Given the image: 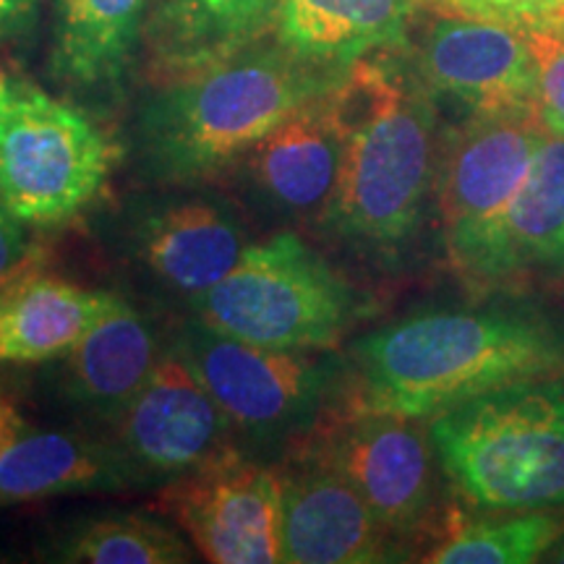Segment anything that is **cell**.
<instances>
[{"label":"cell","mask_w":564,"mask_h":564,"mask_svg":"<svg viewBox=\"0 0 564 564\" xmlns=\"http://www.w3.org/2000/svg\"><path fill=\"white\" fill-rule=\"evenodd\" d=\"M564 377V314L510 299L432 308L358 337L335 413H436L528 379Z\"/></svg>","instance_id":"cell-1"},{"label":"cell","mask_w":564,"mask_h":564,"mask_svg":"<svg viewBox=\"0 0 564 564\" xmlns=\"http://www.w3.org/2000/svg\"><path fill=\"white\" fill-rule=\"evenodd\" d=\"M333 108L343 160L316 225L352 249L394 257L434 212L440 102L415 74L405 42L352 63L333 89Z\"/></svg>","instance_id":"cell-2"},{"label":"cell","mask_w":564,"mask_h":564,"mask_svg":"<svg viewBox=\"0 0 564 564\" xmlns=\"http://www.w3.org/2000/svg\"><path fill=\"white\" fill-rule=\"evenodd\" d=\"M343 76L308 66L270 37L160 82L133 123L137 171L158 186H196L236 165L282 118L333 91Z\"/></svg>","instance_id":"cell-3"},{"label":"cell","mask_w":564,"mask_h":564,"mask_svg":"<svg viewBox=\"0 0 564 564\" xmlns=\"http://www.w3.org/2000/svg\"><path fill=\"white\" fill-rule=\"evenodd\" d=\"M442 476L484 512H564V377L528 379L426 421Z\"/></svg>","instance_id":"cell-4"},{"label":"cell","mask_w":564,"mask_h":564,"mask_svg":"<svg viewBox=\"0 0 564 564\" xmlns=\"http://www.w3.org/2000/svg\"><path fill=\"white\" fill-rule=\"evenodd\" d=\"M121 147L66 97L0 63V199L30 228H61L100 199Z\"/></svg>","instance_id":"cell-5"},{"label":"cell","mask_w":564,"mask_h":564,"mask_svg":"<svg viewBox=\"0 0 564 564\" xmlns=\"http://www.w3.org/2000/svg\"><path fill=\"white\" fill-rule=\"evenodd\" d=\"M192 303L194 319L262 348L333 350L364 299L299 232L249 243L238 264Z\"/></svg>","instance_id":"cell-6"},{"label":"cell","mask_w":564,"mask_h":564,"mask_svg":"<svg viewBox=\"0 0 564 564\" xmlns=\"http://www.w3.org/2000/svg\"><path fill=\"white\" fill-rule=\"evenodd\" d=\"M173 348L228 415L243 455H291L340 403L345 358L327 350L262 348L186 322Z\"/></svg>","instance_id":"cell-7"},{"label":"cell","mask_w":564,"mask_h":564,"mask_svg":"<svg viewBox=\"0 0 564 564\" xmlns=\"http://www.w3.org/2000/svg\"><path fill=\"white\" fill-rule=\"evenodd\" d=\"M546 133L539 112H474L444 129L434 215L460 274L505 217Z\"/></svg>","instance_id":"cell-8"},{"label":"cell","mask_w":564,"mask_h":564,"mask_svg":"<svg viewBox=\"0 0 564 564\" xmlns=\"http://www.w3.org/2000/svg\"><path fill=\"white\" fill-rule=\"evenodd\" d=\"M291 455L312 457L343 476L392 535H411L432 523L440 460L426 421L333 413Z\"/></svg>","instance_id":"cell-9"},{"label":"cell","mask_w":564,"mask_h":564,"mask_svg":"<svg viewBox=\"0 0 564 564\" xmlns=\"http://www.w3.org/2000/svg\"><path fill=\"white\" fill-rule=\"evenodd\" d=\"M162 507L212 564L282 562V470L232 453L165 484Z\"/></svg>","instance_id":"cell-10"},{"label":"cell","mask_w":564,"mask_h":564,"mask_svg":"<svg viewBox=\"0 0 564 564\" xmlns=\"http://www.w3.org/2000/svg\"><path fill=\"white\" fill-rule=\"evenodd\" d=\"M415 74L440 105L474 112H539L535 63L518 26L429 13L408 32Z\"/></svg>","instance_id":"cell-11"},{"label":"cell","mask_w":564,"mask_h":564,"mask_svg":"<svg viewBox=\"0 0 564 564\" xmlns=\"http://www.w3.org/2000/svg\"><path fill=\"white\" fill-rule=\"evenodd\" d=\"M118 444L150 484H171L241 453L228 415L175 348L118 419Z\"/></svg>","instance_id":"cell-12"},{"label":"cell","mask_w":564,"mask_h":564,"mask_svg":"<svg viewBox=\"0 0 564 564\" xmlns=\"http://www.w3.org/2000/svg\"><path fill=\"white\" fill-rule=\"evenodd\" d=\"M141 270L188 301L215 288L249 246L238 212L204 194H171L141 202L126 230Z\"/></svg>","instance_id":"cell-13"},{"label":"cell","mask_w":564,"mask_h":564,"mask_svg":"<svg viewBox=\"0 0 564 564\" xmlns=\"http://www.w3.org/2000/svg\"><path fill=\"white\" fill-rule=\"evenodd\" d=\"M340 160L343 133L333 91H327L282 118L232 167L267 212L293 220H319L333 199Z\"/></svg>","instance_id":"cell-14"},{"label":"cell","mask_w":564,"mask_h":564,"mask_svg":"<svg viewBox=\"0 0 564 564\" xmlns=\"http://www.w3.org/2000/svg\"><path fill=\"white\" fill-rule=\"evenodd\" d=\"M392 539L343 476L312 457L291 455L282 468V562H390L398 560Z\"/></svg>","instance_id":"cell-15"},{"label":"cell","mask_w":564,"mask_h":564,"mask_svg":"<svg viewBox=\"0 0 564 564\" xmlns=\"http://www.w3.org/2000/svg\"><path fill=\"white\" fill-rule=\"evenodd\" d=\"M476 288L564 280V137L546 133L523 186L463 274Z\"/></svg>","instance_id":"cell-16"},{"label":"cell","mask_w":564,"mask_h":564,"mask_svg":"<svg viewBox=\"0 0 564 564\" xmlns=\"http://www.w3.org/2000/svg\"><path fill=\"white\" fill-rule=\"evenodd\" d=\"M154 0H53L47 74L70 97L116 100L129 82Z\"/></svg>","instance_id":"cell-17"},{"label":"cell","mask_w":564,"mask_h":564,"mask_svg":"<svg viewBox=\"0 0 564 564\" xmlns=\"http://www.w3.org/2000/svg\"><path fill=\"white\" fill-rule=\"evenodd\" d=\"M282 0H154L144 26L154 82L178 79L270 40Z\"/></svg>","instance_id":"cell-18"},{"label":"cell","mask_w":564,"mask_h":564,"mask_svg":"<svg viewBox=\"0 0 564 564\" xmlns=\"http://www.w3.org/2000/svg\"><path fill=\"white\" fill-rule=\"evenodd\" d=\"M150 486L121 444L82 432H21L0 453V505L61 494H100Z\"/></svg>","instance_id":"cell-19"},{"label":"cell","mask_w":564,"mask_h":564,"mask_svg":"<svg viewBox=\"0 0 564 564\" xmlns=\"http://www.w3.org/2000/svg\"><path fill=\"white\" fill-rule=\"evenodd\" d=\"M419 0H282L272 40L308 66L345 74L408 42Z\"/></svg>","instance_id":"cell-20"},{"label":"cell","mask_w":564,"mask_h":564,"mask_svg":"<svg viewBox=\"0 0 564 564\" xmlns=\"http://www.w3.org/2000/svg\"><path fill=\"white\" fill-rule=\"evenodd\" d=\"M165 352L154 324L123 301L63 356V387L76 408L118 423Z\"/></svg>","instance_id":"cell-21"},{"label":"cell","mask_w":564,"mask_h":564,"mask_svg":"<svg viewBox=\"0 0 564 564\" xmlns=\"http://www.w3.org/2000/svg\"><path fill=\"white\" fill-rule=\"evenodd\" d=\"M121 303L118 293L91 291L34 270L21 274L3 288L0 345L6 364H42L66 356Z\"/></svg>","instance_id":"cell-22"},{"label":"cell","mask_w":564,"mask_h":564,"mask_svg":"<svg viewBox=\"0 0 564 564\" xmlns=\"http://www.w3.org/2000/svg\"><path fill=\"white\" fill-rule=\"evenodd\" d=\"M564 533L562 510L489 512V518H449L423 562L528 564L544 560Z\"/></svg>","instance_id":"cell-23"},{"label":"cell","mask_w":564,"mask_h":564,"mask_svg":"<svg viewBox=\"0 0 564 564\" xmlns=\"http://www.w3.org/2000/svg\"><path fill=\"white\" fill-rule=\"evenodd\" d=\"M61 562L87 564H186L192 544L152 514L118 512L79 520L63 535Z\"/></svg>","instance_id":"cell-24"},{"label":"cell","mask_w":564,"mask_h":564,"mask_svg":"<svg viewBox=\"0 0 564 564\" xmlns=\"http://www.w3.org/2000/svg\"><path fill=\"white\" fill-rule=\"evenodd\" d=\"M535 63V108L549 133L564 137V21L539 19L518 26Z\"/></svg>","instance_id":"cell-25"},{"label":"cell","mask_w":564,"mask_h":564,"mask_svg":"<svg viewBox=\"0 0 564 564\" xmlns=\"http://www.w3.org/2000/svg\"><path fill=\"white\" fill-rule=\"evenodd\" d=\"M562 6L564 0H419V11L499 21L510 26H523L552 17Z\"/></svg>","instance_id":"cell-26"},{"label":"cell","mask_w":564,"mask_h":564,"mask_svg":"<svg viewBox=\"0 0 564 564\" xmlns=\"http://www.w3.org/2000/svg\"><path fill=\"white\" fill-rule=\"evenodd\" d=\"M34 246L26 236V225L0 199V291L32 270Z\"/></svg>","instance_id":"cell-27"},{"label":"cell","mask_w":564,"mask_h":564,"mask_svg":"<svg viewBox=\"0 0 564 564\" xmlns=\"http://www.w3.org/2000/svg\"><path fill=\"white\" fill-rule=\"evenodd\" d=\"M40 0H0V47L17 45L34 30Z\"/></svg>","instance_id":"cell-28"},{"label":"cell","mask_w":564,"mask_h":564,"mask_svg":"<svg viewBox=\"0 0 564 564\" xmlns=\"http://www.w3.org/2000/svg\"><path fill=\"white\" fill-rule=\"evenodd\" d=\"M21 432H24V421H21V415L17 408H13L11 400L0 392V453H3Z\"/></svg>","instance_id":"cell-29"},{"label":"cell","mask_w":564,"mask_h":564,"mask_svg":"<svg viewBox=\"0 0 564 564\" xmlns=\"http://www.w3.org/2000/svg\"><path fill=\"white\" fill-rule=\"evenodd\" d=\"M544 562H556V564H564V533L556 539V544L549 549Z\"/></svg>","instance_id":"cell-30"},{"label":"cell","mask_w":564,"mask_h":564,"mask_svg":"<svg viewBox=\"0 0 564 564\" xmlns=\"http://www.w3.org/2000/svg\"><path fill=\"white\" fill-rule=\"evenodd\" d=\"M0 308H3V291H0ZM0 364H6V358H3V345H0Z\"/></svg>","instance_id":"cell-31"},{"label":"cell","mask_w":564,"mask_h":564,"mask_svg":"<svg viewBox=\"0 0 564 564\" xmlns=\"http://www.w3.org/2000/svg\"><path fill=\"white\" fill-rule=\"evenodd\" d=\"M546 19H562V21H564V6H562V9H560V11H556V13H552V17H546Z\"/></svg>","instance_id":"cell-32"}]
</instances>
